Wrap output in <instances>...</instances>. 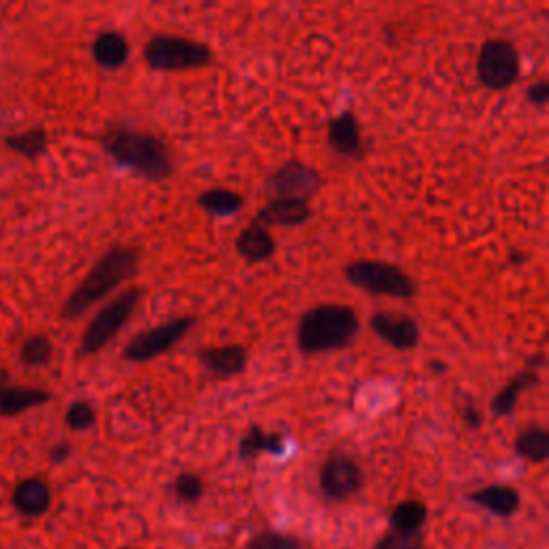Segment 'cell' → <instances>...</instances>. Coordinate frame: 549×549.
I'll use <instances>...</instances> for the list:
<instances>
[{
    "label": "cell",
    "mask_w": 549,
    "mask_h": 549,
    "mask_svg": "<svg viewBox=\"0 0 549 549\" xmlns=\"http://www.w3.org/2000/svg\"><path fill=\"white\" fill-rule=\"evenodd\" d=\"M427 522V507L419 500H404L389 515V526L393 532L419 534Z\"/></svg>",
    "instance_id": "cell-22"
},
{
    "label": "cell",
    "mask_w": 549,
    "mask_h": 549,
    "mask_svg": "<svg viewBox=\"0 0 549 549\" xmlns=\"http://www.w3.org/2000/svg\"><path fill=\"white\" fill-rule=\"evenodd\" d=\"M172 489H174V496L181 502H187V504H194L204 496L202 479L198 477V474H191V472L178 474Z\"/></svg>",
    "instance_id": "cell-26"
},
{
    "label": "cell",
    "mask_w": 549,
    "mask_h": 549,
    "mask_svg": "<svg viewBox=\"0 0 549 549\" xmlns=\"http://www.w3.org/2000/svg\"><path fill=\"white\" fill-rule=\"evenodd\" d=\"M329 144L341 157H361L363 136L352 112H339L329 123Z\"/></svg>",
    "instance_id": "cell-16"
},
{
    "label": "cell",
    "mask_w": 549,
    "mask_h": 549,
    "mask_svg": "<svg viewBox=\"0 0 549 549\" xmlns=\"http://www.w3.org/2000/svg\"><path fill=\"white\" fill-rule=\"evenodd\" d=\"M363 487V470L348 455H331L320 468V489L331 500H348Z\"/></svg>",
    "instance_id": "cell-10"
},
{
    "label": "cell",
    "mask_w": 549,
    "mask_h": 549,
    "mask_svg": "<svg viewBox=\"0 0 549 549\" xmlns=\"http://www.w3.org/2000/svg\"><path fill=\"white\" fill-rule=\"evenodd\" d=\"M515 451L532 464H543L549 457V434L541 425H530L515 440Z\"/></svg>",
    "instance_id": "cell-24"
},
{
    "label": "cell",
    "mask_w": 549,
    "mask_h": 549,
    "mask_svg": "<svg viewBox=\"0 0 549 549\" xmlns=\"http://www.w3.org/2000/svg\"><path fill=\"white\" fill-rule=\"evenodd\" d=\"M52 356V344L46 337H31L22 348L26 365H46Z\"/></svg>",
    "instance_id": "cell-28"
},
{
    "label": "cell",
    "mask_w": 549,
    "mask_h": 549,
    "mask_svg": "<svg viewBox=\"0 0 549 549\" xmlns=\"http://www.w3.org/2000/svg\"><path fill=\"white\" fill-rule=\"evenodd\" d=\"M425 534H402L389 530L384 537L374 545V549H423Z\"/></svg>",
    "instance_id": "cell-27"
},
{
    "label": "cell",
    "mask_w": 549,
    "mask_h": 549,
    "mask_svg": "<svg viewBox=\"0 0 549 549\" xmlns=\"http://www.w3.org/2000/svg\"><path fill=\"white\" fill-rule=\"evenodd\" d=\"M11 504L24 517H41L50 511L52 489L43 479H24L13 489Z\"/></svg>",
    "instance_id": "cell-13"
},
{
    "label": "cell",
    "mask_w": 549,
    "mask_h": 549,
    "mask_svg": "<svg viewBox=\"0 0 549 549\" xmlns=\"http://www.w3.org/2000/svg\"><path fill=\"white\" fill-rule=\"evenodd\" d=\"M103 146L116 163L146 181H166L174 172L170 146L155 133L116 127L103 136Z\"/></svg>",
    "instance_id": "cell-1"
},
{
    "label": "cell",
    "mask_w": 549,
    "mask_h": 549,
    "mask_svg": "<svg viewBox=\"0 0 549 549\" xmlns=\"http://www.w3.org/2000/svg\"><path fill=\"white\" fill-rule=\"evenodd\" d=\"M69 453H71L69 444H61V447L52 451V459H54V462H63V459H65Z\"/></svg>",
    "instance_id": "cell-33"
},
{
    "label": "cell",
    "mask_w": 549,
    "mask_h": 549,
    "mask_svg": "<svg viewBox=\"0 0 549 549\" xmlns=\"http://www.w3.org/2000/svg\"><path fill=\"white\" fill-rule=\"evenodd\" d=\"M142 296V288H127L125 292L118 294L112 303L103 307L82 335V352L97 354L99 350L106 348L110 344V339L121 331L127 320L133 316V311L140 305Z\"/></svg>",
    "instance_id": "cell-6"
},
{
    "label": "cell",
    "mask_w": 549,
    "mask_h": 549,
    "mask_svg": "<svg viewBox=\"0 0 549 549\" xmlns=\"http://www.w3.org/2000/svg\"><path fill=\"white\" fill-rule=\"evenodd\" d=\"M322 183L324 181L316 168L307 166L303 161H286L284 166H279L266 178V189H269L271 200L290 198L309 202V198L318 194Z\"/></svg>",
    "instance_id": "cell-9"
},
{
    "label": "cell",
    "mask_w": 549,
    "mask_h": 549,
    "mask_svg": "<svg viewBox=\"0 0 549 549\" xmlns=\"http://www.w3.org/2000/svg\"><path fill=\"white\" fill-rule=\"evenodd\" d=\"M194 324H196V318L183 316V318H174V320L163 322V324L155 326V329L142 331L129 341L123 356L131 363L153 361V359H157V356L172 350L178 341H181L191 329H194Z\"/></svg>",
    "instance_id": "cell-8"
},
{
    "label": "cell",
    "mask_w": 549,
    "mask_h": 549,
    "mask_svg": "<svg viewBox=\"0 0 549 549\" xmlns=\"http://www.w3.org/2000/svg\"><path fill=\"white\" fill-rule=\"evenodd\" d=\"M286 449V440L281 434L273 432V434H266L262 427L254 425L249 429V432L241 438V444H239V455L241 459H245V462H251V459H256L264 453L269 455H281Z\"/></svg>",
    "instance_id": "cell-18"
},
{
    "label": "cell",
    "mask_w": 549,
    "mask_h": 549,
    "mask_svg": "<svg viewBox=\"0 0 549 549\" xmlns=\"http://www.w3.org/2000/svg\"><path fill=\"white\" fill-rule=\"evenodd\" d=\"M5 372L0 369V412L3 414H18L26 408L39 406L48 402L50 395L46 391H35V389H16L7 387Z\"/></svg>",
    "instance_id": "cell-21"
},
{
    "label": "cell",
    "mask_w": 549,
    "mask_h": 549,
    "mask_svg": "<svg viewBox=\"0 0 549 549\" xmlns=\"http://www.w3.org/2000/svg\"><path fill=\"white\" fill-rule=\"evenodd\" d=\"M464 421L470 425V427H481L483 425V417H481V412L477 408H466L464 410Z\"/></svg>",
    "instance_id": "cell-32"
},
{
    "label": "cell",
    "mask_w": 549,
    "mask_h": 549,
    "mask_svg": "<svg viewBox=\"0 0 549 549\" xmlns=\"http://www.w3.org/2000/svg\"><path fill=\"white\" fill-rule=\"evenodd\" d=\"M243 196L226 187H211L198 196V206L213 217H232L243 209Z\"/></svg>",
    "instance_id": "cell-20"
},
{
    "label": "cell",
    "mask_w": 549,
    "mask_h": 549,
    "mask_svg": "<svg viewBox=\"0 0 549 549\" xmlns=\"http://www.w3.org/2000/svg\"><path fill=\"white\" fill-rule=\"evenodd\" d=\"M198 359H200L202 367L209 369L211 374H215L219 378H232V376H239L245 372L247 350L239 344L204 348L198 352Z\"/></svg>",
    "instance_id": "cell-14"
},
{
    "label": "cell",
    "mask_w": 549,
    "mask_h": 549,
    "mask_svg": "<svg viewBox=\"0 0 549 549\" xmlns=\"http://www.w3.org/2000/svg\"><path fill=\"white\" fill-rule=\"evenodd\" d=\"M311 217L309 202L305 200H290V198H275L262 206L256 221L266 226H279V228H294L303 226Z\"/></svg>",
    "instance_id": "cell-12"
},
{
    "label": "cell",
    "mask_w": 549,
    "mask_h": 549,
    "mask_svg": "<svg viewBox=\"0 0 549 549\" xmlns=\"http://www.w3.org/2000/svg\"><path fill=\"white\" fill-rule=\"evenodd\" d=\"M236 254H239L245 262L249 264H260L271 260L277 251V245L273 241V236L269 228H264L258 221H251V224L241 230V234L236 236Z\"/></svg>",
    "instance_id": "cell-15"
},
{
    "label": "cell",
    "mask_w": 549,
    "mask_h": 549,
    "mask_svg": "<svg viewBox=\"0 0 549 549\" xmlns=\"http://www.w3.org/2000/svg\"><path fill=\"white\" fill-rule=\"evenodd\" d=\"M140 266V254L133 247H112L99 258V262L93 266V271L86 275V279L73 292L65 307H63V318L73 320L80 318L84 311L106 299L110 292L121 288L125 281L136 277Z\"/></svg>",
    "instance_id": "cell-2"
},
{
    "label": "cell",
    "mask_w": 549,
    "mask_h": 549,
    "mask_svg": "<svg viewBox=\"0 0 549 549\" xmlns=\"http://www.w3.org/2000/svg\"><path fill=\"white\" fill-rule=\"evenodd\" d=\"M247 549H305V547L299 539L290 537V534L266 530L256 534V537H251V541L247 543Z\"/></svg>",
    "instance_id": "cell-25"
},
{
    "label": "cell",
    "mask_w": 549,
    "mask_h": 549,
    "mask_svg": "<svg viewBox=\"0 0 549 549\" xmlns=\"http://www.w3.org/2000/svg\"><path fill=\"white\" fill-rule=\"evenodd\" d=\"M144 61L155 71H189L209 65L213 61V50L194 39L161 33L148 39Z\"/></svg>",
    "instance_id": "cell-4"
},
{
    "label": "cell",
    "mask_w": 549,
    "mask_h": 549,
    "mask_svg": "<svg viewBox=\"0 0 549 549\" xmlns=\"http://www.w3.org/2000/svg\"><path fill=\"white\" fill-rule=\"evenodd\" d=\"M361 329L359 316L348 305L326 303L303 314L296 331V344L303 354H322L350 346Z\"/></svg>",
    "instance_id": "cell-3"
},
{
    "label": "cell",
    "mask_w": 549,
    "mask_h": 549,
    "mask_svg": "<svg viewBox=\"0 0 549 549\" xmlns=\"http://www.w3.org/2000/svg\"><path fill=\"white\" fill-rule=\"evenodd\" d=\"M348 284L374 296H391V299H412L417 294L414 279L389 262L356 260L344 271Z\"/></svg>",
    "instance_id": "cell-5"
},
{
    "label": "cell",
    "mask_w": 549,
    "mask_h": 549,
    "mask_svg": "<svg viewBox=\"0 0 549 549\" xmlns=\"http://www.w3.org/2000/svg\"><path fill=\"white\" fill-rule=\"evenodd\" d=\"M93 56L101 67L118 69L127 63L129 43L121 33L116 31L101 33L93 43Z\"/></svg>",
    "instance_id": "cell-19"
},
{
    "label": "cell",
    "mask_w": 549,
    "mask_h": 549,
    "mask_svg": "<svg viewBox=\"0 0 549 549\" xmlns=\"http://www.w3.org/2000/svg\"><path fill=\"white\" fill-rule=\"evenodd\" d=\"M534 384H537V372H534V369H526V372L513 376L507 387L492 399L494 417H509L517 404L519 395H522L526 389L534 387Z\"/></svg>",
    "instance_id": "cell-23"
},
{
    "label": "cell",
    "mask_w": 549,
    "mask_h": 549,
    "mask_svg": "<svg viewBox=\"0 0 549 549\" xmlns=\"http://www.w3.org/2000/svg\"><path fill=\"white\" fill-rule=\"evenodd\" d=\"M477 76L492 91H507L519 80V52L507 39H489L481 46Z\"/></svg>",
    "instance_id": "cell-7"
},
{
    "label": "cell",
    "mask_w": 549,
    "mask_h": 549,
    "mask_svg": "<svg viewBox=\"0 0 549 549\" xmlns=\"http://www.w3.org/2000/svg\"><path fill=\"white\" fill-rule=\"evenodd\" d=\"M528 99L537 108H545V103L549 101V86H547V82H539L537 86H532L530 91H528Z\"/></svg>",
    "instance_id": "cell-31"
},
{
    "label": "cell",
    "mask_w": 549,
    "mask_h": 549,
    "mask_svg": "<svg viewBox=\"0 0 549 549\" xmlns=\"http://www.w3.org/2000/svg\"><path fill=\"white\" fill-rule=\"evenodd\" d=\"M95 421V410L86 402H73L67 410V425L71 429H76V432H86V429H91L95 425Z\"/></svg>",
    "instance_id": "cell-29"
},
{
    "label": "cell",
    "mask_w": 549,
    "mask_h": 549,
    "mask_svg": "<svg viewBox=\"0 0 549 549\" xmlns=\"http://www.w3.org/2000/svg\"><path fill=\"white\" fill-rule=\"evenodd\" d=\"M9 144L13 148H16V151H20V153H24L28 157H33V155L41 153L43 146H46V133H43V131L24 133V136L13 138Z\"/></svg>",
    "instance_id": "cell-30"
},
{
    "label": "cell",
    "mask_w": 549,
    "mask_h": 549,
    "mask_svg": "<svg viewBox=\"0 0 549 549\" xmlns=\"http://www.w3.org/2000/svg\"><path fill=\"white\" fill-rule=\"evenodd\" d=\"M369 326L372 331L387 344L399 352L414 350L421 341V329L419 322L404 316V314H389V311H376V314L369 318Z\"/></svg>",
    "instance_id": "cell-11"
},
{
    "label": "cell",
    "mask_w": 549,
    "mask_h": 549,
    "mask_svg": "<svg viewBox=\"0 0 549 549\" xmlns=\"http://www.w3.org/2000/svg\"><path fill=\"white\" fill-rule=\"evenodd\" d=\"M470 500L496 517H511L519 509L517 489L509 485H487L472 492Z\"/></svg>",
    "instance_id": "cell-17"
}]
</instances>
